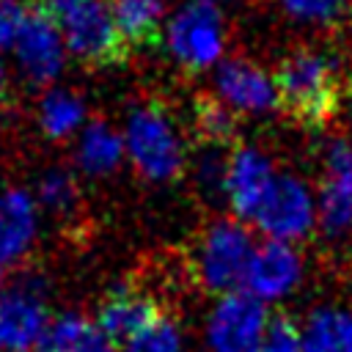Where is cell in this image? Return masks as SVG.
I'll return each instance as SVG.
<instances>
[{
  "instance_id": "6da1fadb",
  "label": "cell",
  "mask_w": 352,
  "mask_h": 352,
  "mask_svg": "<svg viewBox=\"0 0 352 352\" xmlns=\"http://www.w3.org/2000/svg\"><path fill=\"white\" fill-rule=\"evenodd\" d=\"M278 107L305 126H322L338 110L341 88L336 60L314 47L289 52L275 72Z\"/></svg>"
},
{
  "instance_id": "7a4b0ae2",
  "label": "cell",
  "mask_w": 352,
  "mask_h": 352,
  "mask_svg": "<svg viewBox=\"0 0 352 352\" xmlns=\"http://www.w3.org/2000/svg\"><path fill=\"white\" fill-rule=\"evenodd\" d=\"M44 8L58 22L66 50L74 58L91 66H113L124 60L129 47L104 0H44Z\"/></svg>"
},
{
  "instance_id": "3957f363",
  "label": "cell",
  "mask_w": 352,
  "mask_h": 352,
  "mask_svg": "<svg viewBox=\"0 0 352 352\" xmlns=\"http://www.w3.org/2000/svg\"><path fill=\"white\" fill-rule=\"evenodd\" d=\"M124 148L135 168L151 182H170L184 168V151L179 135L165 116V110L154 102L138 104L129 110Z\"/></svg>"
},
{
  "instance_id": "277c9868",
  "label": "cell",
  "mask_w": 352,
  "mask_h": 352,
  "mask_svg": "<svg viewBox=\"0 0 352 352\" xmlns=\"http://www.w3.org/2000/svg\"><path fill=\"white\" fill-rule=\"evenodd\" d=\"M165 44L182 69H209L226 50V22L220 8L212 0L184 3L165 25Z\"/></svg>"
},
{
  "instance_id": "5b68a950",
  "label": "cell",
  "mask_w": 352,
  "mask_h": 352,
  "mask_svg": "<svg viewBox=\"0 0 352 352\" xmlns=\"http://www.w3.org/2000/svg\"><path fill=\"white\" fill-rule=\"evenodd\" d=\"M250 256V231L236 220H214L195 245V275L212 292H234L236 283H245Z\"/></svg>"
},
{
  "instance_id": "8992f818",
  "label": "cell",
  "mask_w": 352,
  "mask_h": 352,
  "mask_svg": "<svg viewBox=\"0 0 352 352\" xmlns=\"http://www.w3.org/2000/svg\"><path fill=\"white\" fill-rule=\"evenodd\" d=\"M270 316L264 300L250 292H226L206 324V338L214 352H258Z\"/></svg>"
},
{
  "instance_id": "52a82bcc",
  "label": "cell",
  "mask_w": 352,
  "mask_h": 352,
  "mask_svg": "<svg viewBox=\"0 0 352 352\" xmlns=\"http://www.w3.org/2000/svg\"><path fill=\"white\" fill-rule=\"evenodd\" d=\"M47 324V302L33 275L0 286V352H28L38 346Z\"/></svg>"
},
{
  "instance_id": "ba28073f",
  "label": "cell",
  "mask_w": 352,
  "mask_h": 352,
  "mask_svg": "<svg viewBox=\"0 0 352 352\" xmlns=\"http://www.w3.org/2000/svg\"><path fill=\"white\" fill-rule=\"evenodd\" d=\"M14 55L19 72L33 85H50L60 74L66 58V41L60 36L58 22L50 16L44 6L28 8L22 30L14 41Z\"/></svg>"
},
{
  "instance_id": "9c48e42d",
  "label": "cell",
  "mask_w": 352,
  "mask_h": 352,
  "mask_svg": "<svg viewBox=\"0 0 352 352\" xmlns=\"http://www.w3.org/2000/svg\"><path fill=\"white\" fill-rule=\"evenodd\" d=\"M253 223L270 236L280 242L302 239L314 226V198L308 187L294 176H275L264 201L258 204Z\"/></svg>"
},
{
  "instance_id": "30bf717a",
  "label": "cell",
  "mask_w": 352,
  "mask_h": 352,
  "mask_svg": "<svg viewBox=\"0 0 352 352\" xmlns=\"http://www.w3.org/2000/svg\"><path fill=\"white\" fill-rule=\"evenodd\" d=\"M319 220L327 234H344L352 226V143L344 138L330 140L324 148Z\"/></svg>"
},
{
  "instance_id": "8fae6325",
  "label": "cell",
  "mask_w": 352,
  "mask_h": 352,
  "mask_svg": "<svg viewBox=\"0 0 352 352\" xmlns=\"http://www.w3.org/2000/svg\"><path fill=\"white\" fill-rule=\"evenodd\" d=\"M217 96L242 113H267L278 107V88L275 80L245 58H228L214 72Z\"/></svg>"
},
{
  "instance_id": "7c38bea8",
  "label": "cell",
  "mask_w": 352,
  "mask_h": 352,
  "mask_svg": "<svg viewBox=\"0 0 352 352\" xmlns=\"http://www.w3.org/2000/svg\"><path fill=\"white\" fill-rule=\"evenodd\" d=\"M275 176L278 173L272 170L270 157H264L258 148L250 146L234 148L228 154V173H226V198L234 214L242 220H253Z\"/></svg>"
},
{
  "instance_id": "4fadbf2b",
  "label": "cell",
  "mask_w": 352,
  "mask_h": 352,
  "mask_svg": "<svg viewBox=\"0 0 352 352\" xmlns=\"http://www.w3.org/2000/svg\"><path fill=\"white\" fill-rule=\"evenodd\" d=\"M300 280V256L289 242L267 239L261 248L253 250L245 286L258 300H278L292 292Z\"/></svg>"
},
{
  "instance_id": "5bb4252c",
  "label": "cell",
  "mask_w": 352,
  "mask_h": 352,
  "mask_svg": "<svg viewBox=\"0 0 352 352\" xmlns=\"http://www.w3.org/2000/svg\"><path fill=\"white\" fill-rule=\"evenodd\" d=\"M160 314V302L140 292L138 286H116L104 302L99 305L96 314V327L110 336L116 344L118 341H129L132 336H138L140 330H146L151 322H157Z\"/></svg>"
},
{
  "instance_id": "9a60e30c",
  "label": "cell",
  "mask_w": 352,
  "mask_h": 352,
  "mask_svg": "<svg viewBox=\"0 0 352 352\" xmlns=\"http://www.w3.org/2000/svg\"><path fill=\"white\" fill-rule=\"evenodd\" d=\"M33 236H36L33 198L19 187L3 190L0 192V270L22 261Z\"/></svg>"
},
{
  "instance_id": "2e32d148",
  "label": "cell",
  "mask_w": 352,
  "mask_h": 352,
  "mask_svg": "<svg viewBox=\"0 0 352 352\" xmlns=\"http://www.w3.org/2000/svg\"><path fill=\"white\" fill-rule=\"evenodd\" d=\"M302 352H352V314L341 308H316L300 330Z\"/></svg>"
},
{
  "instance_id": "e0dca14e",
  "label": "cell",
  "mask_w": 352,
  "mask_h": 352,
  "mask_svg": "<svg viewBox=\"0 0 352 352\" xmlns=\"http://www.w3.org/2000/svg\"><path fill=\"white\" fill-rule=\"evenodd\" d=\"M124 157V138L107 121H91L77 143V165L91 176H104L118 168Z\"/></svg>"
},
{
  "instance_id": "ac0fdd59",
  "label": "cell",
  "mask_w": 352,
  "mask_h": 352,
  "mask_svg": "<svg viewBox=\"0 0 352 352\" xmlns=\"http://www.w3.org/2000/svg\"><path fill=\"white\" fill-rule=\"evenodd\" d=\"M110 11L126 47H151L160 41L162 0H113Z\"/></svg>"
},
{
  "instance_id": "d6986e66",
  "label": "cell",
  "mask_w": 352,
  "mask_h": 352,
  "mask_svg": "<svg viewBox=\"0 0 352 352\" xmlns=\"http://www.w3.org/2000/svg\"><path fill=\"white\" fill-rule=\"evenodd\" d=\"M85 118L82 99L69 91H50L38 107V124L50 140L69 138Z\"/></svg>"
},
{
  "instance_id": "ffe728a7",
  "label": "cell",
  "mask_w": 352,
  "mask_h": 352,
  "mask_svg": "<svg viewBox=\"0 0 352 352\" xmlns=\"http://www.w3.org/2000/svg\"><path fill=\"white\" fill-rule=\"evenodd\" d=\"M195 129L206 146H228L236 135V118L231 107L220 96H198L195 99Z\"/></svg>"
},
{
  "instance_id": "44dd1931",
  "label": "cell",
  "mask_w": 352,
  "mask_h": 352,
  "mask_svg": "<svg viewBox=\"0 0 352 352\" xmlns=\"http://www.w3.org/2000/svg\"><path fill=\"white\" fill-rule=\"evenodd\" d=\"M38 201L55 214H72L77 206V182L66 168H50L38 182Z\"/></svg>"
},
{
  "instance_id": "7402d4cb",
  "label": "cell",
  "mask_w": 352,
  "mask_h": 352,
  "mask_svg": "<svg viewBox=\"0 0 352 352\" xmlns=\"http://www.w3.org/2000/svg\"><path fill=\"white\" fill-rule=\"evenodd\" d=\"M124 352H184V338L170 319L160 316L146 330L132 336L126 341Z\"/></svg>"
},
{
  "instance_id": "603a6c76",
  "label": "cell",
  "mask_w": 352,
  "mask_h": 352,
  "mask_svg": "<svg viewBox=\"0 0 352 352\" xmlns=\"http://www.w3.org/2000/svg\"><path fill=\"white\" fill-rule=\"evenodd\" d=\"M286 14L300 22L333 25L346 11V0H280Z\"/></svg>"
},
{
  "instance_id": "cb8c5ba5",
  "label": "cell",
  "mask_w": 352,
  "mask_h": 352,
  "mask_svg": "<svg viewBox=\"0 0 352 352\" xmlns=\"http://www.w3.org/2000/svg\"><path fill=\"white\" fill-rule=\"evenodd\" d=\"M85 324L88 322L80 314H60V316H55L47 324V330H44V336L38 341V352H66L74 344V338L82 333Z\"/></svg>"
},
{
  "instance_id": "d4e9b609",
  "label": "cell",
  "mask_w": 352,
  "mask_h": 352,
  "mask_svg": "<svg viewBox=\"0 0 352 352\" xmlns=\"http://www.w3.org/2000/svg\"><path fill=\"white\" fill-rule=\"evenodd\" d=\"M258 352H302V338L289 316H272Z\"/></svg>"
},
{
  "instance_id": "484cf974",
  "label": "cell",
  "mask_w": 352,
  "mask_h": 352,
  "mask_svg": "<svg viewBox=\"0 0 352 352\" xmlns=\"http://www.w3.org/2000/svg\"><path fill=\"white\" fill-rule=\"evenodd\" d=\"M25 16H28V8L19 0H0V50L14 47Z\"/></svg>"
},
{
  "instance_id": "4316f807",
  "label": "cell",
  "mask_w": 352,
  "mask_h": 352,
  "mask_svg": "<svg viewBox=\"0 0 352 352\" xmlns=\"http://www.w3.org/2000/svg\"><path fill=\"white\" fill-rule=\"evenodd\" d=\"M66 352H118V349H116V341L110 336H104L96 324L88 322Z\"/></svg>"
},
{
  "instance_id": "83f0119b",
  "label": "cell",
  "mask_w": 352,
  "mask_h": 352,
  "mask_svg": "<svg viewBox=\"0 0 352 352\" xmlns=\"http://www.w3.org/2000/svg\"><path fill=\"white\" fill-rule=\"evenodd\" d=\"M3 88H6V69H3V60H0V96H3Z\"/></svg>"
},
{
  "instance_id": "f1b7e54d",
  "label": "cell",
  "mask_w": 352,
  "mask_h": 352,
  "mask_svg": "<svg viewBox=\"0 0 352 352\" xmlns=\"http://www.w3.org/2000/svg\"><path fill=\"white\" fill-rule=\"evenodd\" d=\"M349 116H352V91H349Z\"/></svg>"
}]
</instances>
